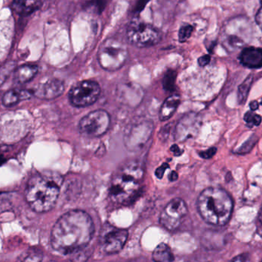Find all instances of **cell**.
I'll return each instance as SVG.
<instances>
[{"mask_svg": "<svg viewBox=\"0 0 262 262\" xmlns=\"http://www.w3.org/2000/svg\"><path fill=\"white\" fill-rule=\"evenodd\" d=\"M95 227L89 214L73 210L64 214L53 226L51 245L54 250L63 255L76 253L89 245Z\"/></svg>", "mask_w": 262, "mask_h": 262, "instance_id": "cell-1", "label": "cell"}, {"mask_svg": "<svg viewBox=\"0 0 262 262\" xmlns=\"http://www.w3.org/2000/svg\"><path fill=\"white\" fill-rule=\"evenodd\" d=\"M62 178L53 172L35 174L26 186L25 197L31 209L38 213L52 210L59 196Z\"/></svg>", "mask_w": 262, "mask_h": 262, "instance_id": "cell-2", "label": "cell"}, {"mask_svg": "<svg viewBox=\"0 0 262 262\" xmlns=\"http://www.w3.org/2000/svg\"><path fill=\"white\" fill-rule=\"evenodd\" d=\"M143 169L140 163L130 161L118 169L111 183L109 195L112 201L129 204L137 198L141 189Z\"/></svg>", "mask_w": 262, "mask_h": 262, "instance_id": "cell-3", "label": "cell"}, {"mask_svg": "<svg viewBox=\"0 0 262 262\" xmlns=\"http://www.w3.org/2000/svg\"><path fill=\"white\" fill-rule=\"evenodd\" d=\"M197 208L206 223L213 226H225L232 216L233 203L224 189L208 188L199 196Z\"/></svg>", "mask_w": 262, "mask_h": 262, "instance_id": "cell-4", "label": "cell"}, {"mask_svg": "<svg viewBox=\"0 0 262 262\" xmlns=\"http://www.w3.org/2000/svg\"><path fill=\"white\" fill-rule=\"evenodd\" d=\"M127 57L128 50L126 45L115 38L106 39L98 52L100 66L110 72L121 69L125 64Z\"/></svg>", "mask_w": 262, "mask_h": 262, "instance_id": "cell-5", "label": "cell"}, {"mask_svg": "<svg viewBox=\"0 0 262 262\" xmlns=\"http://www.w3.org/2000/svg\"><path fill=\"white\" fill-rule=\"evenodd\" d=\"M250 24L246 18H236L228 22L222 32V43L228 50H236L247 44Z\"/></svg>", "mask_w": 262, "mask_h": 262, "instance_id": "cell-6", "label": "cell"}, {"mask_svg": "<svg viewBox=\"0 0 262 262\" xmlns=\"http://www.w3.org/2000/svg\"><path fill=\"white\" fill-rule=\"evenodd\" d=\"M127 40L130 44L139 48L150 47L160 43L161 33L149 23L134 19L127 28Z\"/></svg>", "mask_w": 262, "mask_h": 262, "instance_id": "cell-7", "label": "cell"}, {"mask_svg": "<svg viewBox=\"0 0 262 262\" xmlns=\"http://www.w3.org/2000/svg\"><path fill=\"white\" fill-rule=\"evenodd\" d=\"M101 87L97 82L84 80L79 82L71 89L69 93V101L75 107L92 106L99 98Z\"/></svg>", "mask_w": 262, "mask_h": 262, "instance_id": "cell-8", "label": "cell"}, {"mask_svg": "<svg viewBox=\"0 0 262 262\" xmlns=\"http://www.w3.org/2000/svg\"><path fill=\"white\" fill-rule=\"evenodd\" d=\"M111 124L108 112L103 109L93 111L81 118L78 126L80 132L88 137H99L104 135Z\"/></svg>", "mask_w": 262, "mask_h": 262, "instance_id": "cell-9", "label": "cell"}, {"mask_svg": "<svg viewBox=\"0 0 262 262\" xmlns=\"http://www.w3.org/2000/svg\"><path fill=\"white\" fill-rule=\"evenodd\" d=\"M127 238L128 232L126 229H118L110 224H105L100 233V247L107 255L118 253L125 246Z\"/></svg>", "mask_w": 262, "mask_h": 262, "instance_id": "cell-10", "label": "cell"}, {"mask_svg": "<svg viewBox=\"0 0 262 262\" xmlns=\"http://www.w3.org/2000/svg\"><path fill=\"white\" fill-rule=\"evenodd\" d=\"M187 212L186 203L182 198H174L162 211L160 217V225L167 230H176L180 227Z\"/></svg>", "mask_w": 262, "mask_h": 262, "instance_id": "cell-11", "label": "cell"}, {"mask_svg": "<svg viewBox=\"0 0 262 262\" xmlns=\"http://www.w3.org/2000/svg\"><path fill=\"white\" fill-rule=\"evenodd\" d=\"M202 126L201 117L195 112H189L179 121L175 129V139L183 143L196 136Z\"/></svg>", "mask_w": 262, "mask_h": 262, "instance_id": "cell-12", "label": "cell"}, {"mask_svg": "<svg viewBox=\"0 0 262 262\" xmlns=\"http://www.w3.org/2000/svg\"><path fill=\"white\" fill-rule=\"evenodd\" d=\"M152 124L149 122H141L131 126L130 130L124 136V144L130 150H137L144 146L151 137Z\"/></svg>", "mask_w": 262, "mask_h": 262, "instance_id": "cell-13", "label": "cell"}, {"mask_svg": "<svg viewBox=\"0 0 262 262\" xmlns=\"http://www.w3.org/2000/svg\"><path fill=\"white\" fill-rule=\"evenodd\" d=\"M64 90V85L62 81L56 78L47 80L38 85L33 94L41 99H54L60 96Z\"/></svg>", "mask_w": 262, "mask_h": 262, "instance_id": "cell-14", "label": "cell"}, {"mask_svg": "<svg viewBox=\"0 0 262 262\" xmlns=\"http://www.w3.org/2000/svg\"><path fill=\"white\" fill-rule=\"evenodd\" d=\"M239 60L243 66L249 69H260L262 67V49L246 48L242 51Z\"/></svg>", "mask_w": 262, "mask_h": 262, "instance_id": "cell-15", "label": "cell"}, {"mask_svg": "<svg viewBox=\"0 0 262 262\" xmlns=\"http://www.w3.org/2000/svg\"><path fill=\"white\" fill-rule=\"evenodd\" d=\"M180 103V96L177 94L169 95L163 104L162 105L160 110V118L161 121H166L171 118L174 112L178 108Z\"/></svg>", "mask_w": 262, "mask_h": 262, "instance_id": "cell-16", "label": "cell"}, {"mask_svg": "<svg viewBox=\"0 0 262 262\" xmlns=\"http://www.w3.org/2000/svg\"><path fill=\"white\" fill-rule=\"evenodd\" d=\"M31 95H32V92L26 89H12L8 91L3 95L2 98V103L5 106L10 107V106H15L21 100L28 99L30 98Z\"/></svg>", "mask_w": 262, "mask_h": 262, "instance_id": "cell-17", "label": "cell"}, {"mask_svg": "<svg viewBox=\"0 0 262 262\" xmlns=\"http://www.w3.org/2000/svg\"><path fill=\"white\" fill-rule=\"evenodd\" d=\"M38 66L35 65H24L20 66L15 71V81L20 84H24L31 81L38 72Z\"/></svg>", "mask_w": 262, "mask_h": 262, "instance_id": "cell-18", "label": "cell"}, {"mask_svg": "<svg viewBox=\"0 0 262 262\" xmlns=\"http://www.w3.org/2000/svg\"><path fill=\"white\" fill-rule=\"evenodd\" d=\"M152 258L154 262H173L174 255L167 245L160 243L154 249Z\"/></svg>", "mask_w": 262, "mask_h": 262, "instance_id": "cell-19", "label": "cell"}, {"mask_svg": "<svg viewBox=\"0 0 262 262\" xmlns=\"http://www.w3.org/2000/svg\"><path fill=\"white\" fill-rule=\"evenodd\" d=\"M41 5L38 1H15L12 3V9L19 15H26L38 9Z\"/></svg>", "mask_w": 262, "mask_h": 262, "instance_id": "cell-20", "label": "cell"}, {"mask_svg": "<svg viewBox=\"0 0 262 262\" xmlns=\"http://www.w3.org/2000/svg\"><path fill=\"white\" fill-rule=\"evenodd\" d=\"M253 81L254 75L250 74V75H248L247 78L243 81V83L238 86V103L241 106L246 103Z\"/></svg>", "mask_w": 262, "mask_h": 262, "instance_id": "cell-21", "label": "cell"}, {"mask_svg": "<svg viewBox=\"0 0 262 262\" xmlns=\"http://www.w3.org/2000/svg\"><path fill=\"white\" fill-rule=\"evenodd\" d=\"M42 258V252L39 249L33 248L23 252L15 262H41Z\"/></svg>", "mask_w": 262, "mask_h": 262, "instance_id": "cell-22", "label": "cell"}, {"mask_svg": "<svg viewBox=\"0 0 262 262\" xmlns=\"http://www.w3.org/2000/svg\"><path fill=\"white\" fill-rule=\"evenodd\" d=\"M258 141V137L256 135H252L249 139L246 140L238 149H237L236 153L238 155H246L249 153L252 150L255 145Z\"/></svg>", "mask_w": 262, "mask_h": 262, "instance_id": "cell-23", "label": "cell"}, {"mask_svg": "<svg viewBox=\"0 0 262 262\" xmlns=\"http://www.w3.org/2000/svg\"><path fill=\"white\" fill-rule=\"evenodd\" d=\"M176 77H177V73L174 71L169 70L166 72L163 80V88L166 91H173Z\"/></svg>", "mask_w": 262, "mask_h": 262, "instance_id": "cell-24", "label": "cell"}, {"mask_svg": "<svg viewBox=\"0 0 262 262\" xmlns=\"http://www.w3.org/2000/svg\"><path fill=\"white\" fill-rule=\"evenodd\" d=\"M244 120L247 123L249 127H252L254 126H259L261 124L262 118L261 115H257L252 111H249V112H246V115H244Z\"/></svg>", "mask_w": 262, "mask_h": 262, "instance_id": "cell-25", "label": "cell"}, {"mask_svg": "<svg viewBox=\"0 0 262 262\" xmlns=\"http://www.w3.org/2000/svg\"><path fill=\"white\" fill-rule=\"evenodd\" d=\"M15 67V64L14 63H9L0 67V86L6 81Z\"/></svg>", "mask_w": 262, "mask_h": 262, "instance_id": "cell-26", "label": "cell"}, {"mask_svg": "<svg viewBox=\"0 0 262 262\" xmlns=\"http://www.w3.org/2000/svg\"><path fill=\"white\" fill-rule=\"evenodd\" d=\"M193 28L190 25H184L180 28V32H179V41L181 43L187 41L189 37L192 33Z\"/></svg>", "mask_w": 262, "mask_h": 262, "instance_id": "cell-27", "label": "cell"}, {"mask_svg": "<svg viewBox=\"0 0 262 262\" xmlns=\"http://www.w3.org/2000/svg\"><path fill=\"white\" fill-rule=\"evenodd\" d=\"M12 206L10 199L6 193H0V212L9 210Z\"/></svg>", "mask_w": 262, "mask_h": 262, "instance_id": "cell-28", "label": "cell"}, {"mask_svg": "<svg viewBox=\"0 0 262 262\" xmlns=\"http://www.w3.org/2000/svg\"><path fill=\"white\" fill-rule=\"evenodd\" d=\"M216 152V148L212 147L210 149H207V150L200 152V155L202 158H205V159H209V158H212L215 155Z\"/></svg>", "mask_w": 262, "mask_h": 262, "instance_id": "cell-29", "label": "cell"}, {"mask_svg": "<svg viewBox=\"0 0 262 262\" xmlns=\"http://www.w3.org/2000/svg\"><path fill=\"white\" fill-rule=\"evenodd\" d=\"M229 262H251L250 257L247 254H243L235 257Z\"/></svg>", "mask_w": 262, "mask_h": 262, "instance_id": "cell-30", "label": "cell"}, {"mask_svg": "<svg viewBox=\"0 0 262 262\" xmlns=\"http://www.w3.org/2000/svg\"><path fill=\"white\" fill-rule=\"evenodd\" d=\"M210 55H203V56L200 57V58H199L198 63L199 64H200V66H206V65L209 64V62H210Z\"/></svg>", "mask_w": 262, "mask_h": 262, "instance_id": "cell-31", "label": "cell"}, {"mask_svg": "<svg viewBox=\"0 0 262 262\" xmlns=\"http://www.w3.org/2000/svg\"><path fill=\"white\" fill-rule=\"evenodd\" d=\"M255 21L262 31V1L261 2V7L258 9V12L255 15Z\"/></svg>", "mask_w": 262, "mask_h": 262, "instance_id": "cell-32", "label": "cell"}, {"mask_svg": "<svg viewBox=\"0 0 262 262\" xmlns=\"http://www.w3.org/2000/svg\"><path fill=\"white\" fill-rule=\"evenodd\" d=\"M167 168H169V166L165 163V164H163V166H160V168L157 169V171H156V175H157L159 178H161L163 176V174H164L165 171H166Z\"/></svg>", "mask_w": 262, "mask_h": 262, "instance_id": "cell-33", "label": "cell"}, {"mask_svg": "<svg viewBox=\"0 0 262 262\" xmlns=\"http://www.w3.org/2000/svg\"><path fill=\"white\" fill-rule=\"evenodd\" d=\"M250 109L252 111V112H254V111L257 110V109H258V106H259V105H258V103L257 101H252V103H250Z\"/></svg>", "mask_w": 262, "mask_h": 262, "instance_id": "cell-34", "label": "cell"}, {"mask_svg": "<svg viewBox=\"0 0 262 262\" xmlns=\"http://www.w3.org/2000/svg\"><path fill=\"white\" fill-rule=\"evenodd\" d=\"M171 150L173 152V153L175 154V155H181V152H180V149H179L178 146H172V148H171Z\"/></svg>", "mask_w": 262, "mask_h": 262, "instance_id": "cell-35", "label": "cell"}, {"mask_svg": "<svg viewBox=\"0 0 262 262\" xmlns=\"http://www.w3.org/2000/svg\"><path fill=\"white\" fill-rule=\"evenodd\" d=\"M177 178H178V175H177V172H172L170 175H169V180L170 181H175V180L177 179Z\"/></svg>", "mask_w": 262, "mask_h": 262, "instance_id": "cell-36", "label": "cell"}, {"mask_svg": "<svg viewBox=\"0 0 262 262\" xmlns=\"http://www.w3.org/2000/svg\"><path fill=\"white\" fill-rule=\"evenodd\" d=\"M6 162V159H5L4 157L2 156V155H0V166H2V165L3 164V163Z\"/></svg>", "mask_w": 262, "mask_h": 262, "instance_id": "cell-37", "label": "cell"}, {"mask_svg": "<svg viewBox=\"0 0 262 262\" xmlns=\"http://www.w3.org/2000/svg\"><path fill=\"white\" fill-rule=\"evenodd\" d=\"M259 219H260V221H261V224H262V209H261V212H260Z\"/></svg>", "mask_w": 262, "mask_h": 262, "instance_id": "cell-38", "label": "cell"}, {"mask_svg": "<svg viewBox=\"0 0 262 262\" xmlns=\"http://www.w3.org/2000/svg\"><path fill=\"white\" fill-rule=\"evenodd\" d=\"M193 262H209V261H206V260H200L199 259L198 261H193Z\"/></svg>", "mask_w": 262, "mask_h": 262, "instance_id": "cell-39", "label": "cell"}, {"mask_svg": "<svg viewBox=\"0 0 262 262\" xmlns=\"http://www.w3.org/2000/svg\"><path fill=\"white\" fill-rule=\"evenodd\" d=\"M261 105H262V101H261Z\"/></svg>", "mask_w": 262, "mask_h": 262, "instance_id": "cell-40", "label": "cell"}, {"mask_svg": "<svg viewBox=\"0 0 262 262\" xmlns=\"http://www.w3.org/2000/svg\"><path fill=\"white\" fill-rule=\"evenodd\" d=\"M0 99H1V100H2V98H0Z\"/></svg>", "mask_w": 262, "mask_h": 262, "instance_id": "cell-41", "label": "cell"}, {"mask_svg": "<svg viewBox=\"0 0 262 262\" xmlns=\"http://www.w3.org/2000/svg\"><path fill=\"white\" fill-rule=\"evenodd\" d=\"M262 262V261H261Z\"/></svg>", "mask_w": 262, "mask_h": 262, "instance_id": "cell-42", "label": "cell"}]
</instances>
